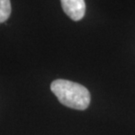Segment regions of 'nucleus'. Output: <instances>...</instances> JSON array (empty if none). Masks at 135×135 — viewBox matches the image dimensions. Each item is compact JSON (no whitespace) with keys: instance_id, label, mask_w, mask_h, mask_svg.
Instances as JSON below:
<instances>
[{"instance_id":"3","label":"nucleus","mask_w":135,"mask_h":135,"mask_svg":"<svg viewBox=\"0 0 135 135\" xmlns=\"http://www.w3.org/2000/svg\"><path fill=\"white\" fill-rule=\"evenodd\" d=\"M11 14L10 0H0V23H3Z\"/></svg>"},{"instance_id":"2","label":"nucleus","mask_w":135,"mask_h":135,"mask_svg":"<svg viewBox=\"0 0 135 135\" xmlns=\"http://www.w3.org/2000/svg\"><path fill=\"white\" fill-rule=\"evenodd\" d=\"M62 9L69 18L79 21L85 15V1L84 0H60Z\"/></svg>"},{"instance_id":"1","label":"nucleus","mask_w":135,"mask_h":135,"mask_svg":"<svg viewBox=\"0 0 135 135\" xmlns=\"http://www.w3.org/2000/svg\"><path fill=\"white\" fill-rule=\"evenodd\" d=\"M50 88L59 102L69 108L85 110L90 104V93L81 84L65 79H57L51 83Z\"/></svg>"}]
</instances>
